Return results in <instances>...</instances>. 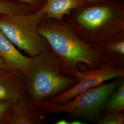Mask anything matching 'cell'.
I'll return each instance as SVG.
<instances>
[{
	"label": "cell",
	"instance_id": "obj_1",
	"mask_svg": "<svg viewBox=\"0 0 124 124\" xmlns=\"http://www.w3.org/2000/svg\"><path fill=\"white\" fill-rule=\"evenodd\" d=\"M63 20L89 43H104L124 33V0H108L72 10Z\"/></svg>",
	"mask_w": 124,
	"mask_h": 124
},
{
	"label": "cell",
	"instance_id": "obj_2",
	"mask_svg": "<svg viewBox=\"0 0 124 124\" xmlns=\"http://www.w3.org/2000/svg\"><path fill=\"white\" fill-rule=\"evenodd\" d=\"M38 29L71 74H74L79 64L87 70L107 65L95 45L81 39L63 20L46 17L40 22Z\"/></svg>",
	"mask_w": 124,
	"mask_h": 124
},
{
	"label": "cell",
	"instance_id": "obj_3",
	"mask_svg": "<svg viewBox=\"0 0 124 124\" xmlns=\"http://www.w3.org/2000/svg\"><path fill=\"white\" fill-rule=\"evenodd\" d=\"M78 82L57 55L53 52L43 53L31 57L30 69L25 75V92L36 103L58 97Z\"/></svg>",
	"mask_w": 124,
	"mask_h": 124
},
{
	"label": "cell",
	"instance_id": "obj_4",
	"mask_svg": "<svg viewBox=\"0 0 124 124\" xmlns=\"http://www.w3.org/2000/svg\"><path fill=\"white\" fill-rule=\"evenodd\" d=\"M46 15L38 12L24 14H0V30L16 47L30 57L43 53L53 52L38 31L40 22Z\"/></svg>",
	"mask_w": 124,
	"mask_h": 124
},
{
	"label": "cell",
	"instance_id": "obj_5",
	"mask_svg": "<svg viewBox=\"0 0 124 124\" xmlns=\"http://www.w3.org/2000/svg\"><path fill=\"white\" fill-rule=\"evenodd\" d=\"M124 77L115 78L113 81L103 83L90 89L64 104H56L46 101L36 104L47 114H68L73 120L96 122L102 115L107 98L121 83Z\"/></svg>",
	"mask_w": 124,
	"mask_h": 124
},
{
	"label": "cell",
	"instance_id": "obj_6",
	"mask_svg": "<svg viewBox=\"0 0 124 124\" xmlns=\"http://www.w3.org/2000/svg\"><path fill=\"white\" fill-rule=\"evenodd\" d=\"M74 74L78 80V83L65 93L46 102L59 104L67 103L80 93L96 87L105 81L124 77V69H117L105 65L95 70L84 69L80 70L78 69Z\"/></svg>",
	"mask_w": 124,
	"mask_h": 124
},
{
	"label": "cell",
	"instance_id": "obj_7",
	"mask_svg": "<svg viewBox=\"0 0 124 124\" xmlns=\"http://www.w3.org/2000/svg\"><path fill=\"white\" fill-rule=\"evenodd\" d=\"M46 115L24 92L13 101V113L9 124H42Z\"/></svg>",
	"mask_w": 124,
	"mask_h": 124
},
{
	"label": "cell",
	"instance_id": "obj_8",
	"mask_svg": "<svg viewBox=\"0 0 124 124\" xmlns=\"http://www.w3.org/2000/svg\"><path fill=\"white\" fill-rule=\"evenodd\" d=\"M25 75L20 71L0 69V102L14 101L25 92Z\"/></svg>",
	"mask_w": 124,
	"mask_h": 124
},
{
	"label": "cell",
	"instance_id": "obj_9",
	"mask_svg": "<svg viewBox=\"0 0 124 124\" xmlns=\"http://www.w3.org/2000/svg\"><path fill=\"white\" fill-rule=\"evenodd\" d=\"M0 57L9 70L28 73L31 64V57L21 53L9 39L0 30Z\"/></svg>",
	"mask_w": 124,
	"mask_h": 124
},
{
	"label": "cell",
	"instance_id": "obj_10",
	"mask_svg": "<svg viewBox=\"0 0 124 124\" xmlns=\"http://www.w3.org/2000/svg\"><path fill=\"white\" fill-rule=\"evenodd\" d=\"M95 46L107 65L124 69V33L104 43Z\"/></svg>",
	"mask_w": 124,
	"mask_h": 124
},
{
	"label": "cell",
	"instance_id": "obj_11",
	"mask_svg": "<svg viewBox=\"0 0 124 124\" xmlns=\"http://www.w3.org/2000/svg\"><path fill=\"white\" fill-rule=\"evenodd\" d=\"M85 4L82 0H46L43 8L37 12L44 14L46 18L62 20L72 10Z\"/></svg>",
	"mask_w": 124,
	"mask_h": 124
},
{
	"label": "cell",
	"instance_id": "obj_12",
	"mask_svg": "<svg viewBox=\"0 0 124 124\" xmlns=\"http://www.w3.org/2000/svg\"><path fill=\"white\" fill-rule=\"evenodd\" d=\"M124 109V79L115 91L107 98L102 114L123 112Z\"/></svg>",
	"mask_w": 124,
	"mask_h": 124
},
{
	"label": "cell",
	"instance_id": "obj_13",
	"mask_svg": "<svg viewBox=\"0 0 124 124\" xmlns=\"http://www.w3.org/2000/svg\"><path fill=\"white\" fill-rule=\"evenodd\" d=\"M34 12L30 6L14 0H0V14H24Z\"/></svg>",
	"mask_w": 124,
	"mask_h": 124
},
{
	"label": "cell",
	"instance_id": "obj_14",
	"mask_svg": "<svg viewBox=\"0 0 124 124\" xmlns=\"http://www.w3.org/2000/svg\"><path fill=\"white\" fill-rule=\"evenodd\" d=\"M96 122L99 124H124V114L120 112L102 114Z\"/></svg>",
	"mask_w": 124,
	"mask_h": 124
},
{
	"label": "cell",
	"instance_id": "obj_15",
	"mask_svg": "<svg viewBox=\"0 0 124 124\" xmlns=\"http://www.w3.org/2000/svg\"><path fill=\"white\" fill-rule=\"evenodd\" d=\"M13 101L0 102V124H9L13 110Z\"/></svg>",
	"mask_w": 124,
	"mask_h": 124
},
{
	"label": "cell",
	"instance_id": "obj_16",
	"mask_svg": "<svg viewBox=\"0 0 124 124\" xmlns=\"http://www.w3.org/2000/svg\"><path fill=\"white\" fill-rule=\"evenodd\" d=\"M15 1L28 5L33 9L34 12H37L41 9L45 4L46 0H14Z\"/></svg>",
	"mask_w": 124,
	"mask_h": 124
},
{
	"label": "cell",
	"instance_id": "obj_17",
	"mask_svg": "<svg viewBox=\"0 0 124 124\" xmlns=\"http://www.w3.org/2000/svg\"><path fill=\"white\" fill-rule=\"evenodd\" d=\"M86 4H92L105 1L108 0H82Z\"/></svg>",
	"mask_w": 124,
	"mask_h": 124
},
{
	"label": "cell",
	"instance_id": "obj_18",
	"mask_svg": "<svg viewBox=\"0 0 124 124\" xmlns=\"http://www.w3.org/2000/svg\"><path fill=\"white\" fill-rule=\"evenodd\" d=\"M55 124H70V121L65 119L59 120Z\"/></svg>",
	"mask_w": 124,
	"mask_h": 124
},
{
	"label": "cell",
	"instance_id": "obj_19",
	"mask_svg": "<svg viewBox=\"0 0 124 124\" xmlns=\"http://www.w3.org/2000/svg\"><path fill=\"white\" fill-rule=\"evenodd\" d=\"M0 69H8L5 64L4 62H3V60L0 57ZM9 70V69H8Z\"/></svg>",
	"mask_w": 124,
	"mask_h": 124
},
{
	"label": "cell",
	"instance_id": "obj_20",
	"mask_svg": "<svg viewBox=\"0 0 124 124\" xmlns=\"http://www.w3.org/2000/svg\"></svg>",
	"mask_w": 124,
	"mask_h": 124
}]
</instances>
